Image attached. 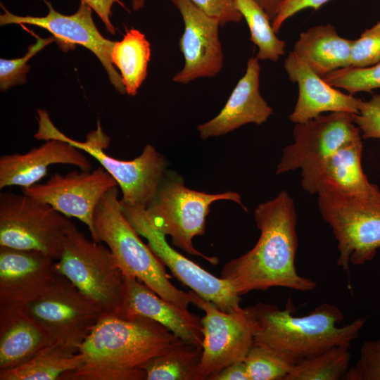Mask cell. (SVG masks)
<instances>
[{
	"label": "cell",
	"instance_id": "1",
	"mask_svg": "<svg viewBox=\"0 0 380 380\" xmlns=\"http://www.w3.org/2000/svg\"><path fill=\"white\" fill-rule=\"evenodd\" d=\"M254 219L260 232L257 243L250 251L228 261L220 277L240 296L272 287L314 290L316 282L300 275L296 268L297 215L289 193L283 190L274 198L260 203L255 209Z\"/></svg>",
	"mask_w": 380,
	"mask_h": 380
},
{
	"label": "cell",
	"instance_id": "2",
	"mask_svg": "<svg viewBox=\"0 0 380 380\" xmlns=\"http://www.w3.org/2000/svg\"><path fill=\"white\" fill-rule=\"evenodd\" d=\"M182 341L147 317L104 313L79 348L82 365L62 380H146L141 367Z\"/></svg>",
	"mask_w": 380,
	"mask_h": 380
},
{
	"label": "cell",
	"instance_id": "3",
	"mask_svg": "<svg viewBox=\"0 0 380 380\" xmlns=\"http://www.w3.org/2000/svg\"><path fill=\"white\" fill-rule=\"evenodd\" d=\"M252 308L258 322L253 344L266 347L294 364L336 346H350L367 322L366 317H360L339 326L343 313L329 303L303 316L294 315L291 299L284 309L265 303Z\"/></svg>",
	"mask_w": 380,
	"mask_h": 380
},
{
	"label": "cell",
	"instance_id": "4",
	"mask_svg": "<svg viewBox=\"0 0 380 380\" xmlns=\"http://www.w3.org/2000/svg\"><path fill=\"white\" fill-rule=\"evenodd\" d=\"M120 199L118 186L103 196L94 214L92 240L106 244L124 276L137 278L161 298L188 309L192 302L191 291H183L171 283L163 263L126 218Z\"/></svg>",
	"mask_w": 380,
	"mask_h": 380
},
{
	"label": "cell",
	"instance_id": "5",
	"mask_svg": "<svg viewBox=\"0 0 380 380\" xmlns=\"http://www.w3.org/2000/svg\"><path fill=\"white\" fill-rule=\"evenodd\" d=\"M322 219L337 241V265L349 273L350 265L373 260L380 248V189L350 194L330 184L317 192Z\"/></svg>",
	"mask_w": 380,
	"mask_h": 380
},
{
	"label": "cell",
	"instance_id": "6",
	"mask_svg": "<svg viewBox=\"0 0 380 380\" xmlns=\"http://www.w3.org/2000/svg\"><path fill=\"white\" fill-rule=\"evenodd\" d=\"M39 128L34 134L38 140L61 139L89 154L116 181L122 192V205L146 208L155 196L168 166V161L151 144H146L141 153L131 160L108 155L104 151L110 139L103 132L100 122L87 135L84 141L72 139L60 132L44 110H37Z\"/></svg>",
	"mask_w": 380,
	"mask_h": 380
},
{
	"label": "cell",
	"instance_id": "7",
	"mask_svg": "<svg viewBox=\"0 0 380 380\" xmlns=\"http://www.w3.org/2000/svg\"><path fill=\"white\" fill-rule=\"evenodd\" d=\"M56 268L104 313L126 316L125 277L110 251L87 239L71 220Z\"/></svg>",
	"mask_w": 380,
	"mask_h": 380
},
{
	"label": "cell",
	"instance_id": "8",
	"mask_svg": "<svg viewBox=\"0 0 380 380\" xmlns=\"http://www.w3.org/2000/svg\"><path fill=\"white\" fill-rule=\"evenodd\" d=\"M222 200L235 202L248 210L237 192L208 194L192 190L184 185L183 179L167 177L165 172L155 196L146 209L156 227L165 236H170L173 245L216 265L218 258L196 250L192 241L195 236L205 234L210 205Z\"/></svg>",
	"mask_w": 380,
	"mask_h": 380
},
{
	"label": "cell",
	"instance_id": "9",
	"mask_svg": "<svg viewBox=\"0 0 380 380\" xmlns=\"http://www.w3.org/2000/svg\"><path fill=\"white\" fill-rule=\"evenodd\" d=\"M70 220L23 192L0 194V246L37 251L58 260Z\"/></svg>",
	"mask_w": 380,
	"mask_h": 380
},
{
	"label": "cell",
	"instance_id": "10",
	"mask_svg": "<svg viewBox=\"0 0 380 380\" xmlns=\"http://www.w3.org/2000/svg\"><path fill=\"white\" fill-rule=\"evenodd\" d=\"M190 291L191 304L205 312L201 318L203 353L197 380H211L226 367L244 360L253 345L257 319L252 306L226 312Z\"/></svg>",
	"mask_w": 380,
	"mask_h": 380
},
{
	"label": "cell",
	"instance_id": "11",
	"mask_svg": "<svg viewBox=\"0 0 380 380\" xmlns=\"http://www.w3.org/2000/svg\"><path fill=\"white\" fill-rule=\"evenodd\" d=\"M25 310L46 331L53 342L77 350L104 314L60 273Z\"/></svg>",
	"mask_w": 380,
	"mask_h": 380
},
{
	"label": "cell",
	"instance_id": "12",
	"mask_svg": "<svg viewBox=\"0 0 380 380\" xmlns=\"http://www.w3.org/2000/svg\"><path fill=\"white\" fill-rule=\"evenodd\" d=\"M122 210L129 223L144 237L147 245L173 276L203 299L226 312L239 310L241 296L232 285L186 258L167 243L165 235L153 224L146 208L124 205Z\"/></svg>",
	"mask_w": 380,
	"mask_h": 380
},
{
	"label": "cell",
	"instance_id": "13",
	"mask_svg": "<svg viewBox=\"0 0 380 380\" xmlns=\"http://www.w3.org/2000/svg\"><path fill=\"white\" fill-rule=\"evenodd\" d=\"M43 1L49 8L47 15L43 17L17 15L1 4L4 12L0 15V25L27 24L46 29L53 34L59 48L64 51L74 48L75 44L82 45L100 60L115 89L120 94L126 93L122 77L112 61L111 54L115 42L101 34L94 23L91 7L80 1L77 11L67 15L56 11L49 1Z\"/></svg>",
	"mask_w": 380,
	"mask_h": 380
},
{
	"label": "cell",
	"instance_id": "14",
	"mask_svg": "<svg viewBox=\"0 0 380 380\" xmlns=\"http://www.w3.org/2000/svg\"><path fill=\"white\" fill-rule=\"evenodd\" d=\"M116 186L113 177L99 166L65 175L55 173L46 182L23 189V192L49 204L68 217L78 219L87 227L92 237L96 208L105 194Z\"/></svg>",
	"mask_w": 380,
	"mask_h": 380
},
{
	"label": "cell",
	"instance_id": "15",
	"mask_svg": "<svg viewBox=\"0 0 380 380\" xmlns=\"http://www.w3.org/2000/svg\"><path fill=\"white\" fill-rule=\"evenodd\" d=\"M51 256L0 246V312L25 309L54 282L59 272Z\"/></svg>",
	"mask_w": 380,
	"mask_h": 380
},
{
	"label": "cell",
	"instance_id": "16",
	"mask_svg": "<svg viewBox=\"0 0 380 380\" xmlns=\"http://www.w3.org/2000/svg\"><path fill=\"white\" fill-rule=\"evenodd\" d=\"M353 114L332 112L320 115L293 129V144L286 146L276 167V175L302 169L329 156L348 141L361 135Z\"/></svg>",
	"mask_w": 380,
	"mask_h": 380
},
{
	"label": "cell",
	"instance_id": "17",
	"mask_svg": "<svg viewBox=\"0 0 380 380\" xmlns=\"http://www.w3.org/2000/svg\"><path fill=\"white\" fill-rule=\"evenodd\" d=\"M170 1L179 10L184 25L179 40L184 63L172 80L186 84L197 78L216 76L223 67L224 60L219 39L220 22L191 0Z\"/></svg>",
	"mask_w": 380,
	"mask_h": 380
},
{
	"label": "cell",
	"instance_id": "18",
	"mask_svg": "<svg viewBox=\"0 0 380 380\" xmlns=\"http://www.w3.org/2000/svg\"><path fill=\"white\" fill-rule=\"evenodd\" d=\"M289 78L298 86V96L289 120L303 123L325 112L358 113L362 99L344 94L318 75L293 51L284 61Z\"/></svg>",
	"mask_w": 380,
	"mask_h": 380
},
{
	"label": "cell",
	"instance_id": "19",
	"mask_svg": "<svg viewBox=\"0 0 380 380\" xmlns=\"http://www.w3.org/2000/svg\"><path fill=\"white\" fill-rule=\"evenodd\" d=\"M81 150L66 141L51 139L25 153H13L0 158V189L18 186L26 189L44 178L51 165H71L91 170V163Z\"/></svg>",
	"mask_w": 380,
	"mask_h": 380
},
{
	"label": "cell",
	"instance_id": "20",
	"mask_svg": "<svg viewBox=\"0 0 380 380\" xmlns=\"http://www.w3.org/2000/svg\"><path fill=\"white\" fill-rule=\"evenodd\" d=\"M260 70L258 59L249 58L244 75L220 112L197 127L201 139L224 135L246 124L261 125L267 120L273 110L260 93Z\"/></svg>",
	"mask_w": 380,
	"mask_h": 380
},
{
	"label": "cell",
	"instance_id": "21",
	"mask_svg": "<svg viewBox=\"0 0 380 380\" xmlns=\"http://www.w3.org/2000/svg\"><path fill=\"white\" fill-rule=\"evenodd\" d=\"M362 140L360 135L322 160L301 169V186L310 194L323 184L350 194L370 192L378 187L369 182L362 166Z\"/></svg>",
	"mask_w": 380,
	"mask_h": 380
},
{
	"label": "cell",
	"instance_id": "22",
	"mask_svg": "<svg viewBox=\"0 0 380 380\" xmlns=\"http://www.w3.org/2000/svg\"><path fill=\"white\" fill-rule=\"evenodd\" d=\"M126 316H142L167 328L183 341L202 346L201 318L161 298L134 277L124 276Z\"/></svg>",
	"mask_w": 380,
	"mask_h": 380
},
{
	"label": "cell",
	"instance_id": "23",
	"mask_svg": "<svg viewBox=\"0 0 380 380\" xmlns=\"http://www.w3.org/2000/svg\"><path fill=\"white\" fill-rule=\"evenodd\" d=\"M52 342L25 309L0 312V371L27 362Z\"/></svg>",
	"mask_w": 380,
	"mask_h": 380
},
{
	"label": "cell",
	"instance_id": "24",
	"mask_svg": "<svg viewBox=\"0 0 380 380\" xmlns=\"http://www.w3.org/2000/svg\"><path fill=\"white\" fill-rule=\"evenodd\" d=\"M352 40L341 37L331 24L312 27L300 33L293 51L318 75L350 66Z\"/></svg>",
	"mask_w": 380,
	"mask_h": 380
},
{
	"label": "cell",
	"instance_id": "25",
	"mask_svg": "<svg viewBox=\"0 0 380 380\" xmlns=\"http://www.w3.org/2000/svg\"><path fill=\"white\" fill-rule=\"evenodd\" d=\"M84 357L79 350L52 342L27 362L0 371V380H62L79 368Z\"/></svg>",
	"mask_w": 380,
	"mask_h": 380
},
{
	"label": "cell",
	"instance_id": "26",
	"mask_svg": "<svg viewBox=\"0 0 380 380\" xmlns=\"http://www.w3.org/2000/svg\"><path fill=\"white\" fill-rule=\"evenodd\" d=\"M111 58L121 72L126 93L136 95L146 77L151 58V46L145 35L137 30L126 29L123 39L115 42Z\"/></svg>",
	"mask_w": 380,
	"mask_h": 380
},
{
	"label": "cell",
	"instance_id": "27",
	"mask_svg": "<svg viewBox=\"0 0 380 380\" xmlns=\"http://www.w3.org/2000/svg\"><path fill=\"white\" fill-rule=\"evenodd\" d=\"M202 353V346L182 341L141 368L146 373V380H197Z\"/></svg>",
	"mask_w": 380,
	"mask_h": 380
},
{
	"label": "cell",
	"instance_id": "28",
	"mask_svg": "<svg viewBox=\"0 0 380 380\" xmlns=\"http://www.w3.org/2000/svg\"><path fill=\"white\" fill-rule=\"evenodd\" d=\"M350 346H336L295 364L284 380L344 379L350 368Z\"/></svg>",
	"mask_w": 380,
	"mask_h": 380
},
{
	"label": "cell",
	"instance_id": "29",
	"mask_svg": "<svg viewBox=\"0 0 380 380\" xmlns=\"http://www.w3.org/2000/svg\"><path fill=\"white\" fill-rule=\"evenodd\" d=\"M234 3L248 24L250 40L258 48L256 58L277 61L284 53L285 42L277 37L265 11L255 0H234Z\"/></svg>",
	"mask_w": 380,
	"mask_h": 380
},
{
	"label": "cell",
	"instance_id": "30",
	"mask_svg": "<svg viewBox=\"0 0 380 380\" xmlns=\"http://www.w3.org/2000/svg\"><path fill=\"white\" fill-rule=\"evenodd\" d=\"M243 362L250 380H284L295 365L272 350L256 344L250 348Z\"/></svg>",
	"mask_w": 380,
	"mask_h": 380
},
{
	"label": "cell",
	"instance_id": "31",
	"mask_svg": "<svg viewBox=\"0 0 380 380\" xmlns=\"http://www.w3.org/2000/svg\"><path fill=\"white\" fill-rule=\"evenodd\" d=\"M322 77L329 85L343 89L353 95L357 92H372L380 88V62L368 67L340 68Z\"/></svg>",
	"mask_w": 380,
	"mask_h": 380
},
{
	"label": "cell",
	"instance_id": "32",
	"mask_svg": "<svg viewBox=\"0 0 380 380\" xmlns=\"http://www.w3.org/2000/svg\"><path fill=\"white\" fill-rule=\"evenodd\" d=\"M56 42L53 37L47 39L38 38L35 44L29 46L26 54L13 60L0 59V88L3 91L16 84L26 82V75L30 66L27 61L47 44Z\"/></svg>",
	"mask_w": 380,
	"mask_h": 380
},
{
	"label": "cell",
	"instance_id": "33",
	"mask_svg": "<svg viewBox=\"0 0 380 380\" xmlns=\"http://www.w3.org/2000/svg\"><path fill=\"white\" fill-rule=\"evenodd\" d=\"M380 62V22L352 40L350 66L368 67Z\"/></svg>",
	"mask_w": 380,
	"mask_h": 380
},
{
	"label": "cell",
	"instance_id": "34",
	"mask_svg": "<svg viewBox=\"0 0 380 380\" xmlns=\"http://www.w3.org/2000/svg\"><path fill=\"white\" fill-rule=\"evenodd\" d=\"M344 380H380V338L363 342L359 357Z\"/></svg>",
	"mask_w": 380,
	"mask_h": 380
},
{
	"label": "cell",
	"instance_id": "35",
	"mask_svg": "<svg viewBox=\"0 0 380 380\" xmlns=\"http://www.w3.org/2000/svg\"><path fill=\"white\" fill-rule=\"evenodd\" d=\"M354 123L364 139H380V94H374L369 101H361L358 113L353 114Z\"/></svg>",
	"mask_w": 380,
	"mask_h": 380
},
{
	"label": "cell",
	"instance_id": "36",
	"mask_svg": "<svg viewBox=\"0 0 380 380\" xmlns=\"http://www.w3.org/2000/svg\"><path fill=\"white\" fill-rule=\"evenodd\" d=\"M207 15L216 18L220 26L229 23H239L243 19L237 10L234 0H191Z\"/></svg>",
	"mask_w": 380,
	"mask_h": 380
},
{
	"label": "cell",
	"instance_id": "37",
	"mask_svg": "<svg viewBox=\"0 0 380 380\" xmlns=\"http://www.w3.org/2000/svg\"><path fill=\"white\" fill-rule=\"evenodd\" d=\"M330 0H283L279 4L276 16L272 23V28L277 34L283 23L299 11L312 8L318 9Z\"/></svg>",
	"mask_w": 380,
	"mask_h": 380
},
{
	"label": "cell",
	"instance_id": "38",
	"mask_svg": "<svg viewBox=\"0 0 380 380\" xmlns=\"http://www.w3.org/2000/svg\"><path fill=\"white\" fill-rule=\"evenodd\" d=\"M84 2L94 10L103 22L108 32L114 34L115 29L110 22L112 15L111 8L115 3H117L125 8L124 4L120 0H80Z\"/></svg>",
	"mask_w": 380,
	"mask_h": 380
},
{
	"label": "cell",
	"instance_id": "39",
	"mask_svg": "<svg viewBox=\"0 0 380 380\" xmlns=\"http://www.w3.org/2000/svg\"><path fill=\"white\" fill-rule=\"evenodd\" d=\"M211 380H250L244 362L233 363L215 374Z\"/></svg>",
	"mask_w": 380,
	"mask_h": 380
},
{
	"label": "cell",
	"instance_id": "40",
	"mask_svg": "<svg viewBox=\"0 0 380 380\" xmlns=\"http://www.w3.org/2000/svg\"><path fill=\"white\" fill-rule=\"evenodd\" d=\"M265 11L270 20H274L278 7L283 0H255Z\"/></svg>",
	"mask_w": 380,
	"mask_h": 380
},
{
	"label": "cell",
	"instance_id": "41",
	"mask_svg": "<svg viewBox=\"0 0 380 380\" xmlns=\"http://www.w3.org/2000/svg\"><path fill=\"white\" fill-rule=\"evenodd\" d=\"M145 4V0H132V6L134 11L141 10Z\"/></svg>",
	"mask_w": 380,
	"mask_h": 380
}]
</instances>
